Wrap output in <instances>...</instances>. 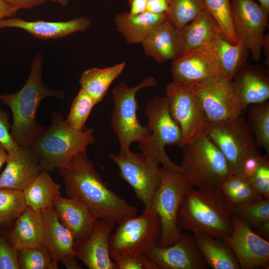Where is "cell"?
Here are the masks:
<instances>
[{
    "mask_svg": "<svg viewBox=\"0 0 269 269\" xmlns=\"http://www.w3.org/2000/svg\"><path fill=\"white\" fill-rule=\"evenodd\" d=\"M7 157V152L0 144V170L3 164L6 162Z\"/></svg>",
    "mask_w": 269,
    "mask_h": 269,
    "instance_id": "51",
    "label": "cell"
},
{
    "mask_svg": "<svg viewBox=\"0 0 269 269\" xmlns=\"http://www.w3.org/2000/svg\"><path fill=\"white\" fill-rule=\"evenodd\" d=\"M58 171L68 197L82 201L98 219H108L119 224L137 215L135 206L108 188L87 152L77 154L68 168L58 169Z\"/></svg>",
    "mask_w": 269,
    "mask_h": 269,
    "instance_id": "1",
    "label": "cell"
},
{
    "mask_svg": "<svg viewBox=\"0 0 269 269\" xmlns=\"http://www.w3.org/2000/svg\"><path fill=\"white\" fill-rule=\"evenodd\" d=\"M54 208L59 221L70 231L75 241L87 237L98 219L84 203L75 198L59 196Z\"/></svg>",
    "mask_w": 269,
    "mask_h": 269,
    "instance_id": "23",
    "label": "cell"
},
{
    "mask_svg": "<svg viewBox=\"0 0 269 269\" xmlns=\"http://www.w3.org/2000/svg\"><path fill=\"white\" fill-rule=\"evenodd\" d=\"M5 237L17 251L43 245L44 224L41 214L26 207Z\"/></svg>",
    "mask_w": 269,
    "mask_h": 269,
    "instance_id": "25",
    "label": "cell"
},
{
    "mask_svg": "<svg viewBox=\"0 0 269 269\" xmlns=\"http://www.w3.org/2000/svg\"><path fill=\"white\" fill-rule=\"evenodd\" d=\"M43 59L39 52L33 58L28 79L18 91L0 94V101L10 109L12 115L10 135L18 146L29 145L40 135L46 127L38 124L36 115L39 105L48 97L63 99L65 93L50 89L42 82Z\"/></svg>",
    "mask_w": 269,
    "mask_h": 269,
    "instance_id": "2",
    "label": "cell"
},
{
    "mask_svg": "<svg viewBox=\"0 0 269 269\" xmlns=\"http://www.w3.org/2000/svg\"><path fill=\"white\" fill-rule=\"evenodd\" d=\"M171 0H147L146 11L154 14H163L167 11Z\"/></svg>",
    "mask_w": 269,
    "mask_h": 269,
    "instance_id": "46",
    "label": "cell"
},
{
    "mask_svg": "<svg viewBox=\"0 0 269 269\" xmlns=\"http://www.w3.org/2000/svg\"><path fill=\"white\" fill-rule=\"evenodd\" d=\"M157 86L154 78L147 77L134 87H129L122 82L112 89L114 107L110 124L120 143L119 155L131 153L130 147L133 142L144 143L149 139V126H142L137 118L136 94L140 89Z\"/></svg>",
    "mask_w": 269,
    "mask_h": 269,
    "instance_id": "6",
    "label": "cell"
},
{
    "mask_svg": "<svg viewBox=\"0 0 269 269\" xmlns=\"http://www.w3.org/2000/svg\"><path fill=\"white\" fill-rule=\"evenodd\" d=\"M206 132L226 158L231 173H236L243 160L258 150L245 114L232 120L209 123Z\"/></svg>",
    "mask_w": 269,
    "mask_h": 269,
    "instance_id": "11",
    "label": "cell"
},
{
    "mask_svg": "<svg viewBox=\"0 0 269 269\" xmlns=\"http://www.w3.org/2000/svg\"><path fill=\"white\" fill-rule=\"evenodd\" d=\"M258 3L269 14V0H257Z\"/></svg>",
    "mask_w": 269,
    "mask_h": 269,
    "instance_id": "52",
    "label": "cell"
},
{
    "mask_svg": "<svg viewBox=\"0 0 269 269\" xmlns=\"http://www.w3.org/2000/svg\"><path fill=\"white\" fill-rule=\"evenodd\" d=\"M76 258L72 255L64 257L61 261L67 269H82L77 263Z\"/></svg>",
    "mask_w": 269,
    "mask_h": 269,
    "instance_id": "49",
    "label": "cell"
},
{
    "mask_svg": "<svg viewBox=\"0 0 269 269\" xmlns=\"http://www.w3.org/2000/svg\"><path fill=\"white\" fill-rule=\"evenodd\" d=\"M182 148L181 172L200 190H214L231 174L226 158L203 133Z\"/></svg>",
    "mask_w": 269,
    "mask_h": 269,
    "instance_id": "5",
    "label": "cell"
},
{
    "mask_svg": "<svg viewBox=\"0 0 269 269\" xmlns=\"http://www.w3.org/2000/svg\"><path fill=\"white\" fill-rule=\"evenodd\" d=\"M18 10L11 7L3 0H0V20L13 17Z\"/></svg>",
    "mask_w": 269,
    "mask_h": 269,
    "instance_id": "48",
    "label": "cell"
},
{
    "mask_svg": "<svg viewBox=\"0 0 269 269\" xmlns=\"http://www.w3.org/2000/svg\"><path fill=\"white\" fill-rule=\"evenodd\" d=\"M266 56L265 65L266 67L269 68V34H266L265 40L263 46Z\"/></svg>",
    "mask_w": 269,
    "mask_h": 269,
    "instance_id": "50",
    "label": "cell"
},
{
    "mask_svg": "<svg viewBox=\"0 0 269 269\" xmlns=\"http://www.w3.org/2000/svg\"><path fill=\"white\" fill-rule=\"evenodd\" d=\"M26 207L22 191L0 188V229L10 226Z\"/></svg>",
    "mask_w": 269,
    "mask_h": 269,
    "instance_id": "36",
    "label": "cell"
},
{
    "mask_svg": "<svg viewBox=\"0 0 269 269\" xmlns=\"http://www.w3.org/2000/svg\"><path fill=\"white\" fill-rule=\"evenodd\" d=\"M60 185L52 178L48 172L42 171L23 191L26 206L42 213L54 207L60 196Z\"/></svg>",
    "mask_w": 269,
    "mask_h": 269,
    "instance_id": "29",
    "label": "cell"
},
{
    "mask_svg": "<svg viewBox=\"0 0 269 269\" xmlns=\"http://www.w3.org/2000/svg\"><path fill=\"white\" fill-rule=\"evenodd\" d=\"M205 9L204 0H171L164 13L165 20L181 30Z\"/></svg>",
    "mask_w": 269,
    "mask_h": 269,
    "instance_id": "34",
    "label": "cell"
},
{
    "mask_svg": "<svg viewBox=\"0 0 269 269\" xmlns=\"http://www.w3.org/2000/svg\"><path fill=\"white\" fill-rule=\"evenodd\" d=\"M146 255L158 269H206L209 266L203 257L193 234L182 232L179 239L167 247L156 246Z\"/></svg>",
    "mask_w": 269,
    "mask_h": 269,
    "instance_id": "17",
    "label": "cell"
},
{
    "mask_svg": "<svg viewBox=\"0 0 269 269\" xmlns=\"http://www.w3.org/2000/svg\"><path fill=\"white\" fill-rule=\"evenodd\" d=\"M11 125L7 113L0 108V144L7 153L18 147L11 137Z\"/></svg>",
    "mask_w": 269,
    "mask_h": 269,
    "instance_id": "44",
    "label": "cell"
},
{
    "mask_svg": "<svg viewBox=\"0 0 269 269\" xmlns=\"http://www.w3.org/2000/svg\"><path fill=\"white\" fill-rule=\"evenodd\" d=\"M160 236L159 218L150 205L140 216L128 217L119 223L110 237V257L146 255L158 246Z\"/></svg>",
    "mask_w": 269,
    "mask_h": 269,
    "instance_id": "8",
    "label": "cell"
},
{
    "mask_svg": "<svg viewBox=\"0 0 269 269\" xmlns=\"http://www.w3.org/2000/svg\"><path fill=\"white\" fill-rule=\"evenodd\" d=\"M144 114L151 135L146 142L139 143L142 153L149 159L158 161L166 169L181 172L180 166L170 159L164 149L166 145L181 147L183 140L181 130L170 114L168 98L166 96L154 98L147 103Z\"/></svg>",
    "mask_w": 269,
    "mask_h": 269,
    "instance_id": "7",
    "label": "cell"
},
{
    "mask_svg": "<svg viewBox=\"0 0 269 269\" xmlns=\"http://www.w3.org/2000/svg\"><path fill=\"white\" fill-rule=\"evenodd\" d=\"M165 94L170 114L182 131V147L205 133L209 122L194 84L172 81L166 85Z\"/></svg>",
    "mask_w": 269,
    "mask_h": 269,
    "instance_id": "10",
    "label": "cell"
},
{
    "mask_svg": "<svg viewBox=\"0 0 269 269\" xmlns=\"http://www.w3.org/2000/svg\"><path fill=\"white\" fill-rule=\"evenodd\" d=\"M165 20L164 13L146 11L133 14L126 11L116 15L115 23L127 42L134 44L142 43L152 30Z\"/></svg>",
    "mask_w": 269,
    "mask_h": 269,
    "instance_id": "26",
    "label": "cell"
},
{
    "mask_svg": "<svg viewBox=\"0 0 269 269\" xmlns=\"http://www.w3.org/2000/svg\"><path fill=\"white\" fill-rule=\"evenodd\" d=\"M91 20L84 16L67 21H27L20 17H9L0 20V29L7 27L23 29L40 40L57 39L75 32H84L91 25Z\"/></svg>",
    "mask_w": 269,
    "mask_h": 269,
    "instance_id": "21",
    "label": "cell"
},
{
    "mask_svg": "<svg viewBox=\"0 0 269 269\" xmlns=\"http://www.w3.org/2000/svg\"><path fill=\"white\" fill-rule=\"evenodd\" d=\"M0 269H19L18 251L0 234Z\"/></svg>",
    "mask_w": 269,
    "mask_h": 269,
    "instance_id": "41",
    "label": "cell"
},
{
    "mask_svg": "<svg viewBox=\"0 0 269 269\" xmlns=\"http://www.w3.org/2000/svg\"><path fill=\"white\" fill-rule=\"evenodd\" d=\"M50 118V126L29 144L39 156L41 171L68 168L73 157L87 152V147L95 141L93 128L73 130L65 124L63 114L55 111Z\"/></svg>",
    "mask_w": 269,
    "mask_h": 269,
    "instance_id": "4",
    "label": "cell"
},
{
    "mask_svg": "<svg viewBox=\"0 0 269 269\" xmlns=\"http://www.w3.org/2000/svg\"><path fill=\"white\" fill-rule=\"evenodd\" d=\"M257 146L269 154V101L247 106L245 114Z\"/></svg>",
    "mask_w": 269,
    "mask_h": 269,
    "instance_id": "33",
    "label": "cell"
},
{
    "mask_svg": "<svg viewBox=\"0 0 269 269\" xmlns=\"http://www.w3.org/2000/svg\"><path fill=\"white\" fill-rule=\"evenodd\" d=\"M110 158L117 165L121 176L131 186L137 199L145 208H148L160 183V163L149 159L143 153L111 154Z\"/></svg>",
    "mask_w": 269,
    "mask_h": 269,
    "instance_id": "13",
    "label": "cell"
},
{
    "mask_svg": "<svg viewBox=\"0 0 269 269\" xmlns=\"http://www.w3.org/2000/svg\"><path fill=\"white\" fill-rule=\"evenodd\" d=\"M234 212L219 188H190L181 202L177 224L181 232L203 234L222 239L230 235Z\"/></svg>",
    "mask_w": 269,
    "mask_h": 269,
    "instance_id": "3",
    "label": "cell"
},
{
    "mask_svg": "<svg viewBox=\"0 0 269 269\" xmlns=\"http://www.w3.org/2000/svg\"><path fill=\"white\" fill-rule=\"evenodd\" d=\"M255 190L263 198H269V159L267 158L249 180Z\"/></svg>",
    "mask_w": 269,
    "mask_h": 269,
    "instance_id": "43",
    "label": "cell"
},
{
    "mask_svg": "<svg viewBox=\"0 0 269 269\" xmlns=\"http://www.w3.org/2000/svg\"><path fill=\"white\" fill-rule=\"evenodd\" d=\"M44 224L43 245L49 252L54 265L65 256L75 257L74 239L70 231L59 221L54 207L41 213Z\"/></svg>",
    "mask_w": 269,
    "mask_h": 269,
    "instance_id": "24",
    "label": "cell"
},
{
    "mask_svg": "<svg viewBox=\"0 0 269 269\" xmlns=\"http://www.w3.org/2000/svg\"><path fill=\"white\" fill-rule=\"evenodd\" d=\"M146 55L158 63L174 60L186 51L181 30L164 20L141 43Z\"/></svg>",
    "mask_w": 269,
    "mask_h": 269,
    "instance_id": "22",
    "label": "cell"
},
{
    "mask_svg": "<svg viewBox=\"0 0 269 269\" xmlns=\"http://www.w3.org/2000/svg\"><path fill=\"white\" fill-rule=\"evenodd\" d=\"M39 161L29 145L8 152L6 167L0 175V188L23 191L40 173Z\"/></svg>",
    "mask_w": 269,
    "mask_h": 269,
    "instance_id": "19",
    "label": "cell"
},
{
    "mask_svg": "<svg viewBox=\"0 0 269 269\" xmlns=\"http://www.w3.org/2000/svg\"><path fill=\"white\" fill-rule=\"evenodd\" d=\"M206 9L217 20L224 35L233 43H238L234 33L230 0H204Z\"/></svg>",
    "mask_w": 269,
    "mask_h": 269,
    "instance_id": "39",
    "label": "cell"
},
{
    "mask_svg": "<svg viewBox=\"0 0 269 269\" xmlns=\"http://www.w3.org/2000/svg\"><path fill=\"white\" fill-rule=\"evenodd\" d=\"M122 62L104 68H91L83 71L79 82L81 88L100 103L106 95L112 82L122 73L126 66Z\"/></svg>",
    "mask_w": 269,
    "mask_h": 269,
    "instance_id": "31",
    "label": "cell"
},
{
    "mask_svg": "<svg viewBox=\"0 0 269 269\" xmlns=\"http://www.w3.org/2000/svg\"><path fill=\"white\" fill-rule=\"evenodd\" d=\"M193 235L209 267L213 269H241L235 254L222 239L203 234Z\"/></svg>",
    "mask_w": 269,
    "mask_h": 269,
    "instance_id": "30",
    "label": "cell"
},
{
    "mask_svg": "<svg viewBox=\"0 0 269 269\" xmlns=\"http://www.w3.org/2000/svg\"><path fill=\"white\" fill-rule=\"evenodd\" d=\"M234 90L245 110L269 99V70L261 64L246 63L233 77Z\"/></svg>",
    "mask_w": 269,
    "mask_h": 269,
    "instance_id": "20",
    "label": "cell"
},
{
    "mask_svg": "<svg viewBox=\"0 0 269 269\" xmlns=\"http://www.w3.org/2000/svg\"><path fill=\"white\" fill-rule=\"evenodd\" d=\"M222 240L235 254L241 269H269V242L256 234L237 215L233 216L231 233Z\"/></svg>",
    "mask_w": 269,
    "mask_h": 269,
    "instance_id": "15",
    "label": "cell"
},
{
    "mask_svg": "<svg viewBox=\"0 0 269 269\" xmlns=\"http://www.w3.org/2000/svg\"><path fill=\"white\" fill-rule=\"evenodd\" d=\"M230 4L238 42L258 61L261 58L269 14L254 0H230Z\"/></svg>",
    "mask_w": 269,
    "mask_h": 269,
    "instance_id": "12",
    "label": "cell"
},
{
    "mask_svg": "<svg viewBox=\"0 0 269 269\" xmlns=\"http://www.w3.org/2000/svg\"><path fill=\"white\" fill-rule=\"evenodd\" d=\"M170 72L173 82L195 85L222 79L217 61L207 46L187 51L172 61Z\"/></svg>",
    "mask_w": 269,
    "mask_h": 269,
    "instance_id": "16",
    "label": "cell"
},
{
    "mask_svg": "<svg viewBox=\"0 0 269 269\" xmlns=\"http://www.w3.org/2000/svg\"><path fill=\"white\" fill-rule=\"evenodd\" d=\"M207 46L219 65L222 78L232 81L239 70L247 62L249 52L239 43H232L224 34Z\"/></svg>",
    "mask_w": 269,
    "mask_h": 269,
    "instance_id": "28",
    "label": "cell"
},
{
    "mask_svg": "<svg viewBox=\"0 0 269 269\" xmlns=\"http://www.w3.org/2000/svg\"><path fill=\"white\" fill-rule=\"evenodd\" d=\"M161 181L150 205L157 214L161 224V236L158 246L167 247L180 238L182 232L177 224L178 210L186 192L193 186L180 172L161 167Z\"/></svg>",
    "mask_w": 269,
    "mask_h": 269,
    "instance_id": "9",
    "label": "cell"
},
{
    "mask_svg": "<svg viewBox=\"0 0 269 269\" xmlns=\"http://www.w3.org/2000/svg\"><path fill=\"white\" fill-rule=\"evenodd\" d=\"M96 104L92 97L81 88L73 101L65 124L75 131H84L88 118Z\"/></svg>",
    "mask_w": 269,
    "mask_h": 269,
    "instance_id": "37",
    "label": "cell"
},
{
    "mask_svg": "<svg viewBox=\"0 0 269 269\" xmlns=\"http://www.w3.org/2000/svg\"><path fill=\"white\" fill-rule=\"evenodd\" d=\"M130 12L133 14H139L146 11L147 0H127Z\"/></svg>",
    "mask_w": 269,
    "mask_h": 269,
    "instance_id": "47",
    "label": "cell"
},
{
    "mask_svg": "<svg viewBox=\"0 0 269 269\" xmlns=\"http://www.w3.org/2000/svg\"><path fill=\"white\" fill-rule=\"evenodd\" d=\"M11 7L18 10L20 9H29L44 3L46 0H3Z\"/></svg>",
    "mask_w": 269,
    "mask_h": 269,
    "instance_id": "45",
    "label": "cell"
},
{
    "mask_svg": "<svg viewBox=\"0 0 269 269\" xmlns=\"http://www.w3.org/2000/svg\"></svg>",
    "mask_w": 269,
    "mask_h": 269,
    "instance_id": "54",
    "label": "cell"
},
{
    "mask_svg": "<svg viewBox=\"0 0 269 269\" xmlns=\"http://www.w3.org/2000/svg\"><path fill=\"white\" fill-rule=\"evenodd\" d=\"M116 224L108 219H97L87 237L74 241L75 258L89 269H119L109 252L110 237Z\"/></svg>",
    "mask_w": 269,
    "mask_h": 269,
    "instance_id": "18",
    "label": "cell"
},
{
    "mask_svg": "<svg viewBox=\"0 0 269 269\" xmlns=\"http://www.w3.org/2000/svg\"><path fill=\"white\" fill-rule=\"evenodd\" d=\"M111 258L119 269H158L146 255L136 257L113 256Z\"/></svg>",
    "mask_w": 269,
    "mask_h": 269,
    "instance_id": "40",
    "label": "cell"
},
{
    "mask_svg": "<svg viewBox=\"0 0 269 269\" xmlns=\"http://www.w3.org/2000/svg\"><path fill=\"white\" fill-rule=\"evenodd\" d=\"M194 87L209 123L228 121L245 114L232 81L219 78Z\"/></svg>",
    "mask_w": 269,
    "mask_h": 269,
    "instance_id": "14",
    "label": "cell"
},
{
    "mask_svg": "<svg viewBox=\"0 0 269 269\" xmlns=\"http://www.w3.org/2000/svg\"><path fill=\"white\" fill-rule=\"evenodd\" d=\"M47 1H49L52 2L58 3L62 6H66L68 4V0H46Z\"/></svg>",
    "mask_w": 269,
    "mask_h": 269,
    "instance_id": "53",
    "label": "cell"
},
{
    "mask_svg": "<svg viewBox=\"0 0 269 269\" xmlns=\"http://www.w3.org/2000/svg\"><path fill=\"white\" fill-rule=\"evenodd\" d=\"M269 155H261L258 150L251 153L242 162L236 173L249 181Z\"/></svg>",
    "mask_w": 269,
    "mask_h": 269,
    "instance_id": "42",
    "label": "cell"
},
{
    "mask_svg": "<svg viewBox=\"0 0 269 269\" xmlns=\"http://www.w3.org/2000/svg\"><path fill=\"white\" fill-rule=\"evenodd\" d=\"M180 30L185 52L205 47L224 34L217 20L206 9Z\"/></svg>",
    "mask_w": 269,
    "mask_h": 269,
    "instance_id": "27",
    "label": "cell"
},
{
    "mask_svg": "<svg viewBox=\"0 0 269 269\" xmlns=\"http://www.w3.org/2000/svg\"><path fill=\"white\" fill-rule=\"evenodd\" d=\"M219 188L232 206L264 198L255 190L249 181L237 173H231Z\"/></svg>",
    "mask_w": 269,
    "mask_h": 269,
    "instance_id": "32",
    "label": "cell"
},
{
    "mask_svg": "<svg viewBox=\"0 0 269 269\" xmlns=\"http://www.w3.org/2000/svg\"><path fill=\"white\" fill-rule=\"evenodd\" d=\"M234 214L269 235V198L232 206Z\"/></svg>",
    "mask_w": 269,
    "mask_h": 269,
    "instance_id": "35",
    "label": "cell"
},
{
    "mask_svg": "<svg viewBox=\"0 0 269 269\" xmlns=\"http://www.w3.org/2000/svg\"><path fill=\"white\" fill-rule=\"evenodd\" d=\"M19 269H57L44 246L18 251Z\"/></svg>",
    "mask_w": 269,
    "mask_h": 269,
    "instance_id": "38",
    "label": "cell"
}]
</instances>
